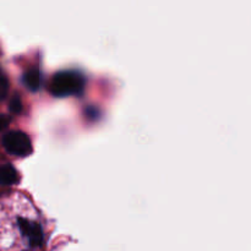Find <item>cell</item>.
I'll return each mask as SVG.
<instances>
[{"instance_id": "1", "label": "cell", "mask_w": 251, "mask_h": 251, "mask_svg": "<svg viewBox=\"0 0 251 251\" xmlns=\"http://www.w3.org/2000/svg\"><path fill=\"white\" fill-rule=\"evenodd\" d=\"M86 78L80 71L61 70L53 75L49 82V92L58 98L80 96L85 90Z\"/></svg>"}, {"instance_id": "2", "label": "cell", "mask_w": 251, "mask_h": 251, "mask_svg": "<svg viewBox=\"0 0 251 251\" xmlns=\"http://www.w3.org/2000/svg\"><path fill=\"white\" fill-rule=\"evenodd\" d=\"M2 147L10 154L27 157L32 153V142L24 131H9L1 139Z\"/></svg>"}, {"instance_id": "3", "label": "cell", "mask_w": 251, "mask_h": 251, "mask_svg": "<svg viewBox=\"0 0 251 251\" xmlns=\"http://www.w3.org/2000/svg\"><path fill=\"white\" fill-rule=\"evenodd\" d=\"M22 82L31 92H37L42 85V74L39 69L31 68L22 76Z\"/></svg>"}, {"instance_id": "4", "label": "cell", "mask_w": 251, "mask_h": 251, "mask_svg": "<svg viewBox=\"0 0 251 251\" xmlns=\"http://www.w3.org/2000/svg\"><path fill=\"white\" fill-rule=\"evenodd\" d=\"M19 179V173L12 164L0 163V184L14 185V184H17Z\"/></svg>"}, {"instance_id": "5", "label": "cell", "mask_w": 251, "mask_h": 251, "mask_svg": "<svg viewBox=\"0 0 251 251\" xmlns=\"http://www.w3.org/2000/svg\"><path fill=\"white\" fill-rule=\"evenodd\" d=\"M9 92V80L4 71L0 69V100H5Z\"/></svg>"}, {"instance_id": "6", "label": "cell", "mask_w": 251, "mask_h": 251, "mask_svg": "<svg viewBox=\"0 0 251 251\" xmlns=\"http://www.w3.org/2000/svg\"><path fill=\"white\" fill-rule=\"evenodd\" d=\"M9 109L10 112L14 113V114H20L22 110V102H21V98L19 96H14L10 100V105H9Z\"/></svg>"}, {"instance_id": "7", "label": "cell", "mask_w": 251, "mask_h": 251, "mask_svg": "<svg viewBox=\"0 0 251 251\" xmlns=\"http://www.w3.org/2000/svg\"><path fill=\"white\" fill-rule=\"evenodd\" d=\"M10 118L5 114H0V131H2L4 129H6L9 126Z\"/></svg>"}]
</instances>
